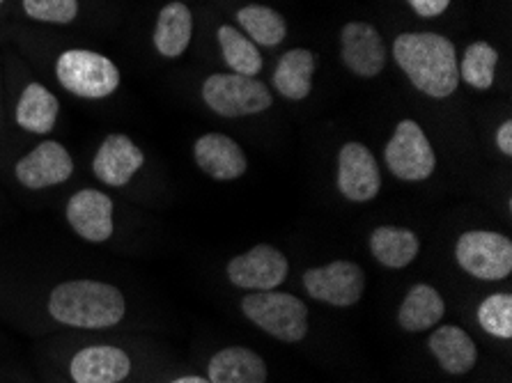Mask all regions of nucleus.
<instances>
[{"label": "nucleus", "mask_w": 512, "mask_h": 383, "mask_svg": "<svg viewBox=\"0 0 512 383\" xmlns=\"http://www.w3.org/2000/svg\"><path fill=\"white\" fill-rule=\"evenodd\" d=\"M393 58L416 90L446 99L460 85V62L451 39L437 33H402L393 42Z\"/></svg>", "instance_id": "f257e3e1"}, {"label": "nucleus", "mask_w": 512, "mask_h": 383, "mask_svg": "<svg viewBox=\"0 0 512 383\" xmlns=\"http://www.w3.org/2000/svg\"><path fill=\"white\" fill-rule=\"evenodd\" d=\"M49 312L65 326L108 328L122 322L127 301L115 285L99 280H69L53 287Z\"/></svg>", "instance_id": "f03ea898"}, {"label": "nucleus", "mask_w": 512, "mask_h": 383, "mask_svg": "<svg viewBox=\"0 0 512 383\" xmlns=\"http://www.w3.org/2000/svg\"><path fill=\"white\" fill-rule=\"evenodd\" d=\"M56 78L69 95L106 99L120 88V69L111 58L90 49H69L56 60Z\"/></svg>", "instance_id": "7ed1b4c3"}, {"label": "nucleus", "mask_w": 512, "mask_h": 383, "mask_svg": "<svg viewBox=\"0 0 512 383\" xmlns=\"http://www.w3.org/2000/svg\"><path fill=\"white\" fill-rule=\"evenodd\" d=\"M244 315L255 326L281 342H299L308 333V308L297 296L276 292H253L242 299Z\"/></svg>", "instance_id": "20e7f679"}, {"label": "nucleus", "mask_w": 512, "mask_h": 383, "mask_svg": "<svg viewBox=\"0 0 512 383\" xmlns=\"http://www.w3.org/2000/svg\"><path fill=\"white\" fill-rule=\"evenodd\" d=\"M203 99L216 115L230 120L262 113L274 104L265 83L242 74H212L205 78Z\"/></svg>", "instance_id": "39448f33"}, {"label": "nucleus", "mask_w": 512, "mask_h": 383, "mask_svg": "<svg viewBox=\"0 0 512 383\" xmlns=\"http://www.w3.org/2000/svg\"><path fill=\"white\" fill-rule=\"evenodd\" d=\"M384 159L391 173L402 182H423L437 168V156L421 124L402 120L384 147Z\"/></svg>", "instance_id": "423d86ee"}, {"label": "nucleus", "mask_w": 512, "mask_h": 383, "mask_svg": "<svg viewBox=\"0 0 512 383\" xmlns=\"http://www.w3.org/2000/svg\"><path fill=\"white\" fill-rule=\"evenodd\" d=\"M460 267L478 280H503L512 271V241L499 232L471 230L457 239Z\"/></svg>", "instance_id": "0eeeda50"}, {"label": "nucleus", "mask_w": 512, "mask_h": 383, "mask_svg": "<svg viewBox=\"0 0 512 383\" xmlns=\"http://www.w3.org/2000/svg\"><path fill=\"white\" fill-rule=\"evenodd\" d=\"M304 287L315 301L336 308H349L359 303L366 289V273L359 264L338 260L327 267H315L304 273Z\"/></svg>", "instance_id": "6e6552de"}, {"label": "nucleus", "mask_w": 512, "mask_h": 383, "mask_svg": "<svg viewBox=\"0 0 512 383\" xmlns=\"http://www.w3.org/2000/svg\"><path fill=\"white\" fill-rule=\"evenodd\" d=\"M14 175L19 184L30 191L51 189V186L65 184L74 175V159L58 140H42L35 150L21 156Z\"/></svg>", "instance_id": "1a4fd4ad"}, {"label": "nucleus", "mask_w": 512, "mask_h": 383, "mask_svg": "<svg viewBox=\"0 0 512 383\" xmlns=\"http://www.w3.org/2000/svg\"><path fill=\"white\" fill-rule=\"evenodd\" d=\"M287 260L281 250L267 244L253 246L248 253L237 255L228 264V278L235 287L251 292H269L283 285L287 278Z\"/></svg>", "instance_id": "9d476101"}, {"label": "nucleus", "mask_w": 512, "mask_h": 383, "mask_svg": "<svg viewBox=\"0 0 512 383\" xmlns=\"http://www.w3.org/2000/svg\"><path fill=\"white\" fill-rule=\"evenodd\" d=\"M382 189L375 156L361 143H347L338 154V191L349 202H370Z\"/></svg>", "instance_id": "9b49d317"}, {"label": "nucleus", "mask_w": 512, "mask_h": 383, "mask_svg": "<svg viewBox=\"0 0 512 383\" xmlns=\"http://www.w3.org/2000/svg\"><path fill=\"white\" fill-rule=\"evenodd\" d=\"M67 223L81 239L104 244L113 237V200L97 189H83L67 202Z\"/></svg>", "instance_id": "f8f14e48"}, {"label": "nucleus", "mask_w": 512, "mask_h": 383, "mask_svg": "<svg viewBox=\"0 0 512 383\" xmlns=\"http://www.w3.org/2000/svg\"><path fill=\"white\" fill-rule=\"evenodd\" d=\"M340 56L356 76L372 78L386 65V44L375 26L363 21L347 23L340 33Z\"/></svg>", "instance_id": "ddd939ff"}, {"label": "nucleus", "mask_w": 512, "mask_h": 383, "mask_svg": "<svg viewBox=\"0 0 512 383\" xmlns=\"http://www.w3.org/2000/svg\"><path fill=\"white\" fill-rule=\"evenodd\" d=\"M143 163L145 154L134 140L124 134H111L104 138L95 159H92V173L102 184L120 189V186L131 182V177L143 168Z\"/></svg>", "instance_id": "4468645a"}, {"label": "nucleus", "mask_w": 512, "mask_h": 383, "mask_svg": "<svg viewBox=\"0 0 512 383\" xmlns=\"http://www.w3.org/2000/svg\"><path fill=\"white\" fill-rule=\"evenodd\" d=\"M131 358L111 345L85 347L69 363L74 383H120L129 377Z\"/></svg>", "instance_id": "2eb2a0df"}, {"label": "nucleus", "mask_w": 512, "mask_h": 383, "mask_svg": "<svg viewBox=\"0 0 512 383\" xmlns=\"http://www.w3.org/2000/svg\"><path fill=\"white\" fill-rule=\"evenodd\" d=\"M198 168L212 179L230 182L246 173V154L235 140L226 134H205L196 140L193 147Z\"/></svg>", "instance_id": "dca6fc26"}, {"label": "nucleus", "mask_w": 512, "mask_h": 383, "mask_svg": "<svg viewBox=\"0 0 512 383\" xmlns=\"http://www.w3.org/2000/svg\"><path fill=\"white\" fill-rule=\"evenodd\" d=\"M60 115V101L49 88L42 83H30L26 90L21 92L14 108V120L21 129L30 131V134L46 136L56 127Z\"/></svg>", "instance_id": "f3484780"}, {"label": "nucleus", "mask_w": 512, "mask_h": 383, "mask_svg": "<svg viewBox=\"0 0 512 383\" xmlns=\"http://www.w3.org/2000/svg\"><path fill=\"white\" fill-rule=\"evenodd\" d=\"M430 351L441 370L448 374H467L478 361L476 342L460 326H441L430 335Z\"/></svg>", "instance_id": "a211bd4d"}, {"label": "nucleus", "mask_w": 512, "mask_h": 383, "mask_svg": "<svg viewBox=\"0 0 512 383\" xmlns=\"http://www.w3.org/2000/svg\"><path fill=\"white\" fill-rule=\"evenodd\" d=\"M193 37V14L184 3H168L161 7L154 26V49L164 58H180L189 49Z\"/></svg>", "instance_id": "6ab92c4d"}, {"label": "nucleus", "mask_w": 512, "mask_h": 383, "mask_svg": "<svg viewBox=\"0 0 512 383\" xmlns=\"http://www.w3.org/2000/svg\"><path fill=\"white\" fill-rule=\"evenodd\" d=\"M209 383H265L267 365L255 351L228 347L209 363Z\"/></svg>", "instance_id": "aec40b11"}, {"label": "nucleus", "mask_w": 512, "mask_h": 383, "mask_svg": "<svg viewBox=\"0 0 512 383\" xmlns=\"http://www.w3.org/2000/svg\"><path fill=\"white\" fill-rule=\"evenodd\" d=\"M317 67V58L308 49H292L278 60L274 69V88L278 95L290 101H301L313 90V74Z\"/></svg>", "instance_id": "412c9836"}, {"label": "nucleus", "mask_w": 512, "mask_h": 383, "mask_svg": "<svg viewBox=\"0 0 512 383\" xmlns=\"http://www.w3.org/2000/svg\"><path fill=\"white\" fill-rule=\"evenodd\" d=\"M446 303L441 294L432 285H416L402 301L398 322L409 333H423L430 331L444 319Z\"/></svg>", "instance_id": "4be33fe9"}, {"label": "nucleus", "mask_w": 512, "mask_h": 383, "mask_svg": "<svg viewBox=\"0 0 512 383\" xmlns=\"http://www.w3.org/2000/svg\"><path fill=\"white\" fill-rule=\"evenodd\" d=\"M370 250L379 264L389 269H405L416 260L421 241L407 228L382 225L370 234Z\"/></svg>", "instance_id": "5701e85b"}, {"label": "nucleus", "mask_w": 512, "mask_h": 383, "mask_svg": "<svg viewBox=\"0 0 512 383\" xmlns=\"http://www.w3.org/2000/svg\"><path fill=\"white\" fill-rule=\"evenodd\" d=\"M237 23L246 37L260 46H278L287 37V23L283 14L267 5H246L237 10Z\"/></svg>", "instance_id": "b1692460"}, {"label": "nucleus", "mask_w": 512, "mask_h": 383, "mask_svg": "<svg viewBox=\"0 0 512 383\" xmlns=\"http://www.w3.org/2000/svg\"><path fill=\"white\" fill-rule=\"evenodd\" d=\"M216 37H219L221 56L232 69V74L255 78L262 72V65H265V62H262L260 49L242 33V30L232 26H221L216 30Z\"/></svg>", "instance_id": "393cba45"}, {"label": "nucleus", "mask_w": 512, "mask_h": 383, "mask_svg": "<svg viewBox=\"0 0 512 383\" xmlns=\"http://www.w3.org/2000/svg\"><path fill=\"white\" fill-rule=\"evenodd\" d=\"M496 65H499V53L492 44L473 42L462 58L460 78L473 90H490L494 85Z\"/></svg>", "instance_id": "a878e982"}, {"label": "nucleus", "mask_w": 512, "mask_h": 383, "mask_svg": "<svg viewBox=\"0 0 512 383\" xmlns=\"http://www.w3.org/2000/svg\"><path fill=\"white\" fill-rule=\"evenodd\" d=\"M478 322L494 338L510 340L512 338V296L510 294H492L480 303Z\"/></svg>", "instance_id": "bb28decb"}, {"label": "nucleus", "mask_w": 512, "mask_h": 383, "mask_svg": "<svg viewBox=\"0 0 512 383\" xmlns=\"http://www.w3.org/2000/svg\"><path fill=\"white\" fill-rule=\"evenodd\" d=\"M23 12L33 21L67 26L79 17V0H23Z\"/></svg>", "instance_id": "cd10ccee"}, {"label": "nucleus", "mask_w": 512, "mask_h": 383, "mask_svg": "<svg viewBox=\"0 0 512 383\" xmlns=\"http://www.w3.org/2000/svg\"><path fill=\"white\" fill-rule=\"evenodd\" d=\"M407 3L411 5V10H414L418 17L434 19L448 10L451 0H407Z\"/></svg>", "instance_id": "c85d7f7f"}, {"label": "nucleus", "mask_w": 512, "mask_h": 383, "mask_svg": "<svg viewBox=\"0 0 512 383\" xmlns=\"http://www.w3.org/2000/svg\"><path fill=\"white\" fill-rule=\"evenodd\" d=\"M496 147H499L506 156L512 154V122L510 120L503 122L499 131H496Z\"/></svg>", "instance_id": "c756f323"}, {"label": "nucleus", "mask_w": 512, "mask_h": 383, "mask_svg": "<svg viewBox=\"0 0 512 383\" xmlns=\"http://www.w3.org/2000/svg\"><path fill=\"white\" fill-rule=\"evenodd\" d=\"M170 383H209V379H205V377H180V379H175Z\"/></svg>", "instance_id": "7c9ffc66"}, {"label": "nucleus", "mask_w": 512, "mask_h": 383, "mask_svg": "<svg viewBox=\"0 0 512 383\" xmlns=\"http://www.w3.org/2000/svg\"><path fill=\"white\" fill-rule=\"evenodd\" d=\"M5 3V0H0V5H3Z\"/></svg>", "instance_id": "2f4dec72"}]
</instances>
